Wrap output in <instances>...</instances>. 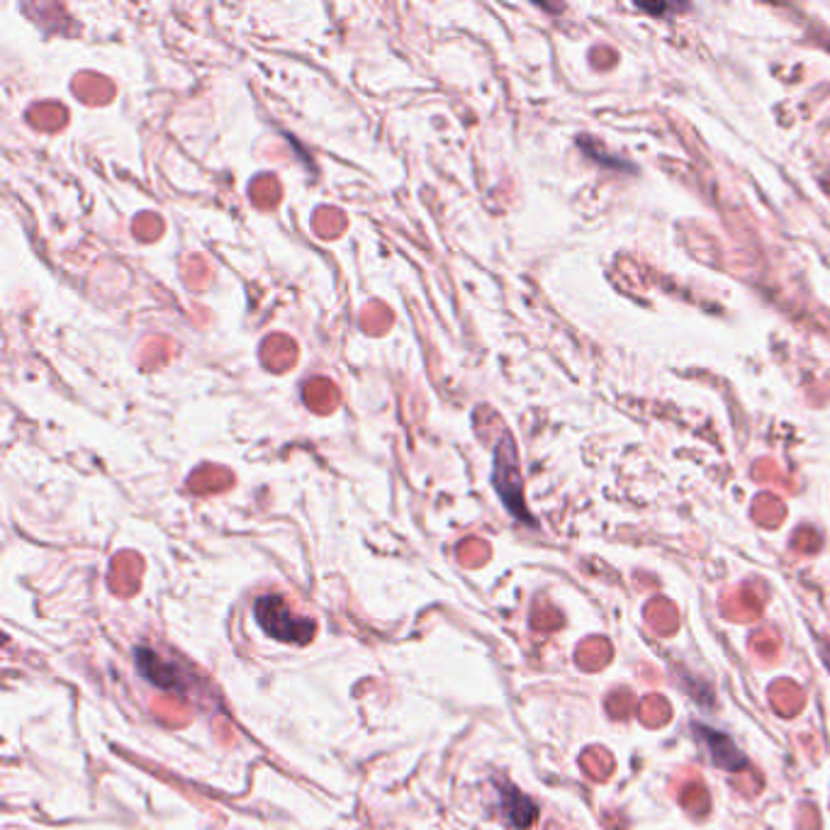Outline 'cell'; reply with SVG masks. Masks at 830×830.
<instances>
[{
    "mask_svg": "<svg viewBox=\"0 0 830 830\" xmlns=\"http://www.w3.org/2000/svg\"><path fill=\"white\" fill-rule=\"evenodd\" d=\"M492 482H495V490L499 499H502L504 507L509 509L512 517L519 521H526V524H534L529 509L524 504V482H521L519 473V461H517V448H514L512 436L504 434L502 441L497 443L495 448V473H492Z\"/></svg>",
    "mask_w": 830,
    "mask_h": 830,
    "instance_id": "7a4b0ae2",
    "label": "cell"
},
{
    "mask_svg": "<svg viewBox=\"0 0 830 830\" xmlns=\"http://www.w3.org/2000/svg\"><path fill=\"white\" fill-rule=\"evenodd\" d=\"M254 619L266 636L280 643L307 646L314 638L317 624L307 616L295 614L280 594H263L254 604Z\"/></svg>",
    "mask_w": 830,
    "mask_h": 830,
    "instance_id": "6da1fadb",
    "label": "cell"
},
{
    "mask_svg": "<svg viewBox=\"0 0 830 830\" xmlns=\"http://www.w3.org/2000/svg\"><path fill=\"white\" fill-rule=\"evenodd\" d=\"M497 794H499V809H502L509 826L517 830L534 826L538 811H536V804L529 799V796L521 794L519 789L509 787V784L499 787Z\"/></svg>",
    "mask_w": 830,
    "mask_h": 830,
    "instance_id": "277c9868",
    "label": "cell"
},
{
    "mask_svg": "<svg viewBox=\"0 0 830 830\" xmlns=\"http://www.w3.org/2000/svg\"><path fill=\"white\" fill-rule=\"evenodd\" d=\"M134 663H137L139 675L159 689L168 692H185L190 684V675L183 670L176 660L164 658L161 653L151 648H134Z\"/></svg>",
    "mask_w": 830,
    "mask_h": 830,
    "instance_id": "3957f363",
    "label": "cell"
}]
</instances>
